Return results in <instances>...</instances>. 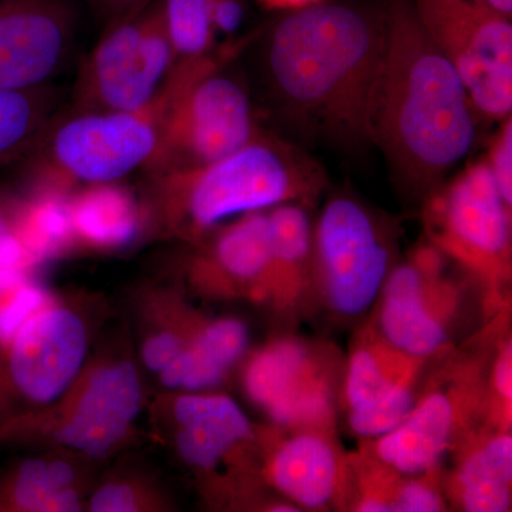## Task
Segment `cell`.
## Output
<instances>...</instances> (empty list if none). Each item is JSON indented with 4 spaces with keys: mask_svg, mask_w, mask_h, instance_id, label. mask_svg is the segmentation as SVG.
Here are the masks:
<instances>
[{
    "mask_svg": "<svg viewBox=\"0 0 512 512\" xmlns=\"http://www.w3.org/2000/svg\"><path fill=\"white\" fill-rule=\"evenodd\" d=\"M383 9L322 2L292 10L262 46L269 92L292 123L346 148L373 144Z\"/></svg>",
    "mask_w": 512,
    "mask_h": 512,
    "instance_id": "obj_1",
    "label": "cell"
},
{
    "mask_svg": "<svg viewBox=\"0 0 512 512\" xmlns=\"http://www.w3.org/2000/svg\"><path fill=\"white\" fill-rule=\"evenodd\" d=\"M384 55L373 144L406 190L427 197L470 153L476 111L453 64L427 35L412 0H384Z\"/></svg>",
    "mask_w": 512,
    "mask_h": 512,
    "instance_id": "obj_2",
    "label": "cell"
},
{
    "mask_svg": "<svg viewBox=\"0 0 512 512\" xmlns=\"http://www.w3.org/2000/svg\"><path fill=\"white\" fill-rule=\"evenodd\" d=\"M171 222L201 237L237 215L318 200L323 168L301 148L259 133L235 153L188 170L154 175Z\"/></svg>",
    "mask_w": 512,
    "mask_h": 512,
    "instance_id": "obj_3",
    "label": "cell"
},
{
    "mask_svg": "<svg viewBox=\"0 0 512 512\" xmlns=\"http://www.w3.org/2000/svg\"><path fill=\"white\" fill-rule=\"evenodd\" d=\"M237 49L175 64L161 93L164 103L160 144L147 170L158 175L221 160L258 136L245 87L224 64Z\"/></svg>",
    "mask_w": 512,
    "mask_h": 512,
    "instance_id": "obj_4",
    "label": "cell"
},
{
    "mask_svg": "<svg viewBox=\"0 0 512 512\" xmlns=\"http://www.w3.org/2000/svg\"><path fill=\"white\" fill-rule=\"evenodd\" d=\"M163 116L161 94L140 111L70 109L53 117L20 163L32 167L42 190L117 183L156 156Z\"/></svg>",
    "mask_w": 512,
    "mask_h": 512,
    "instance_id": "obj_5",
    "label": "cell"
},
{
    "mask_svg": "<svg viewBox=\"0 0 512 512\" xmlns=\"http://www.w3.org/2000/svg\"><path fill=\"white\" fill-rule=\"evenodd\" d=\"M423 220L430 244L487 289L490 308L497 309L511 281L512 210L487 158L434 188L424 200Z\"/></svg>",
    "mask_w": 512,
    "mask_h": 512,
    "instance_id": "obj_6",
    "label": "cell"
},
{
    "mask_svg": "<svg viewBox=\"0 0 512 512\" xmlns=\"http://www.w3.org/2000/svg\"><path fill=\"white\" fill-rule=\"evenodd\" d=\"M394 264L393 234L382 218L348 194L329 198L313 222L315 302L338 319L362 318Z\"/></svg>",
    "mask_w": 512,
    "mask_h": 512,
    "instance_id": "obj_7",
    "label": "cell"
},
{
    "mask_svg": "<svg viewBox=\"0 0 512 512\" xmlns=\"http://www.w3.org/2000/svg\"><path fill=\"white\" fill-rule=\"evenodd\" d=\"M488 363L490 355L448 362L421 387L402 423L360 450L403 476L439 473L444 457L483 424Z\"/></svg>",
    "mask_w": 512,
    "mask_h": 512,
    "instance_id": "obj_8",
    "label": "cell"
},
{
    "mask_svg": "<svg viewBox=\"0 0 512 512\" xmlns=\"http://www.w3.org/2000/svg\"><path fill=\"white\" fill-rule=\"evenodd\" d=\"M177 64L160 5L114 19L80 67L74 110L140 111L160 97Z\"/></svg>",
    "mask_w": 512,
    "mask_h": 512,
    "instance_id": "obj_9",
    "label": "cell"
},
{
    "mask_svg": "<svg viewBox=\"0 0 512 512\" xmlns=\"http://www.w3.org/2000/svg\"><path fill=\"white\" fill-rule=\"evenodd\" d=\"M343 367L333 346L281 336L248 360L245 392L278 430L336 434Z\"/></svg>",
    "mask_w": 512,
    "mask_h": 512,
    "instance_id": "obj_10",
    "label": "cell"
},
{
    "mask_svg": "<svg viewBox=\"0 0 512 512\" xmlns=\"http://www.w3.org/2000/svg\"><path fill=\"white\" fill-rule=\"evenodd\" d=\"M421 26L463 80L476 114L512 113V23L483 0H412Z\"/></svg>",
    "mask_w": 512,
    "mask_h": 512,
    "instance_id": "obj_11",
    "label": "cell"
},
{
    "mask_svg": "<svg viewBox=\"0 0 512 512\" xmlns=\"http://www.w3.org/2000/svg\"><path fill=\"white\" fill-rule=\"evenodd\" d=\"M447 258L433 244L420 245L394 264L376 302L373 325L394 348L420 359L450 350L461 319L464 288L446 272Z\"/></svg>",
    "mask_w": 512,
    "mask_h": 512,
    "instance_id": "obj_12",
    "label": "cell"
},
{
    "mask_svg": "<svg viewBox=\"0 0 512 512\" xmlns=\"http://www.w3.org/2000/svg\"><path fill=\"white\" fill-rule=\"evenodd\" d=\"M429 360L407 355L373 322L360 329L343 367L340 409L350 433L375 440L399 426L416 403Z\"/></svg>",
    "mask_w": 512,
    "mask_h": 512,
    "instance_id": "obj_13",
    "label": "cell"
},
{
    "mask_svg": "<svg viewBox=\"0 0 512 512\" xmlns=\"http://www.w3.org/2000/svg\"><path fill=\"white\" fill-rule=\"evenodd\" d=\"M70 0H0V89L49 86L74 50Z\"/></svg>",
    "mask_w": 512,
    "mask_h": 512,
    "instance_id": "obj_14",
    "label": "cell"
},
{
    "mask_svg": "<svg viewBox=\"0 0 512 512\" xmlns=\"http://www.w3.org/2000/svg\"><path fill=\"white\" fill-rule=\"evenodd\" d=\"M9 386L32 403L55 402L76 379L87 350L82 319L69 309H42L9 340Z\"/></svg>",
    "mask_w": 512,
    "mask_h": 512,
    "instance_id": "obj_15",
    "label": "cell"
},
{
    "mask_svg": "<svg viewBox=\"0 0 512 512\" xmlns=\"http://www.w3.org/2000/svg\"><path fill=\"white\" fill-rule=\"evenodd\" d=\"M266 456V481L299 511L350 507L352 467L336 434L284 431Z\"/></svg>",
    "mask_w": 512,
    "mask_h": 512,
    "instance_id": "obj_16",
    "label": "cell"
},
{
    "mask_svg": "<svg viewBox=\"0 0 512 512\" xmlns=\"http://www.w3.org/2000/svg\"><path fill=\"white\" fill-rule=\"evenodd\" d=\"M141 384L128 362L97 370L56 440L94 458L106 457L126 437L140 412Z\"/></svg>",
    "mask_w": 512,
    "mask_h": 512,
    "instance_id": "obj_17",
    "label": "cell"
},
{
    "mask_svg": "<svg viewBox=\"0 0 512 512\" xmlns=\"http://www.w3.org/2000/svg\"><path fill=\"white\" fill-rule=\"evenodd\" d=\"M443 484L447 503L466 512H507L512 503V434L480 424L454 448Z\"/></svg>",
    "mask_w": 512,
    "mask_h": 512,
    "instance_id": "obj_18",
    "label": "cell"
},
{
    "mask_svg": "<svg viewBox=\"0 0 512 512\" xmlns=\"http://www.w3.org/2000/svg\"><path fill=\"white\" fill-rule=\"evenodd\" d=\"M268 215L272 241L265 303L291 322L315 302L313 222L303 204L278 205Z\"/></svg>",
    "mask_w": 512,
    "mask_h": 512,
    "instance_id": "obj_19",
    "label": "cell"
},
{
    "mask_svg": "<svg viewBox=\"0 0 512 512\" xmlns=\"http://www.w3.org/2000/svg\"><path fill=\"white\" fill-rule=\"evenodd\" d=\"M175 447L184 463L212 471L255 439L251 421L222 394H185L174 404Z\"/></svg>",
    "mask_w": 512,
    "mask_h": 512,
    "instance_id": "obj_20",
    "label": "cell"
},
{
    "mask_svg": "<svg viewBox=\"0 0 512 512\" xmlns=\"http://www.w3.org/2000/svg\"><path fill=\"white\" fill-rule=\"evenodd\" d=\"M271 222L268 211L242 215L222 229L197 262L198 275L224 291H245L256 302H266Z\"/></svg>",
    "mask_w": 512,
    "mask_h": 512,
    "instance_id": "obj_21",
    "label": "cell"
},
{
    "mask_svg": "<svg viewBox=\"0 0 512 512\" xmlns=\"http://www.w3.org/2000/svg\"><path fill=\"white\" fill-rule=\"evenodd\" d=\"M249 330L242 320H208L195 330L183 352L160 373L168 389L200 392L217 386L247 353Z\"/></svg>",
    "mask_w": 512,
    "mask_h": 512,
    "instance_id": "obj_22",
    "label": "cell"
},
{
    "mask_svg": "<svg viewBox=\"0 0 512 512\" xmlns=\"http://www.w3.org/2000/svg\"><path fill=\"white\" fill-rule=\"evenodd\" d=\"M69 207L73 234L94 247H123L140 234L141 212L136 198L117 183L87 185Z\"/></svg>",
    "mask_w": 512,
    "mask_h": 512,
    "instance_id": "obj_23",
    "label": "cell"
},
{
    "mask_svg": "<svg viewBox=\"0 0 512 512\" xmlns=\"http://www.w3.org/2000/svg\"><path fill=\"white\" fill-rule=\"evenodd\" d=\"M73 484V468L64 461H25L0 484V510L80 511L82 503Z\"/></svg>",
    "mask_w": 512,
    "mask_h": 512,
    "instance_id": "obj_24",
    "label": "cell"
},
{
    "mask_svg": "<svg viewBox=\"0 0 512 512\" xmlns=\"http://www.w3.org/2000/svg\"><path fill=\"white\" fill-rule=\"evenodd\" d=\"M60 94L52 86L0 89V168L20 163L57 114Z\"/></svg>",
    "mask_w": 512,
    "mask_h": 512,
    "instance_id": "obj_25",
    "label": "cell"
},
{
    "mask_svg": "<svg viewBox=\"0 0 512 512\" xmlns=\"http://www.w3.org/2000/svg\"><path fill=\"white\" fill-rule=\"evenodd\" d=\"M18 229L30 261L66 245L74 234L69 202L62 191L42 190L33 201L19 207Z\"/></svg>",
    "mask_w": 512,
    "mask_h": 512,
    "instance_id": "obj_26",
    "label": "cell"
},
{
    "mask_svg": "<svg viewBox=\"0 0 512 512\" xmlns=\"http://www.w3.org/2000/svg\"><path fill=\"white\" fill-rule=\"evenodd\" d=\"M158 5L177 63L214 52L211 0H158Z\"/></svg>",
    "mask_w": 512,
    "mask_h": 512,
    "instance_id": "obj_27",
    "label": "cell"
},
{
    "mask_svg": "<svg viewBox=\"0 0 512 512\" xmlns=\"http://www.w3.org/2000/svg\"><path fill=\"white\" fill-rule=\"evenodd\" d=\"M485 426L511 430L512 424V342L504 336L495 345L485 380Z\"/></svg>",
    "mask_w": 512,
    "mask_h": 512,
    "instance_id": "obj_28",
    "label": "cell"
},
{
    "mask_svg": "<svg viewBox=\"0 0 512 512\" xmlns=\"http://www.w3.org/2000/svg\"><path fill=\"white\" fill-rule=\"evenodd\" d=\"M46 303L45 293L33 286H23L9 302L0 308V343H9L16 332L32 316L42 311Z\"/></svg>",
    "mask_w": 512,
    "mask_h": 512,
    "instance_id": "obj_29",
    "label": "cell"
},
{
    "mask_svg": "<svg viewBox=\"0 0 512 512\" xmlns=\"http://www.w3.org/2000/svg\"><path fill=\"white\" fill-rule=\"evenodd\" d=\"M485 158L501 197L512 210V116L503 120Z\"/></svg>",
    "mask_w": 512,
    "mask_h": 512,
    "instance_id": "obj_30",
    "label": "cell"
},
{
    "mask_svg": "<svg viewBox=\"0 0 512 512\" xmlns=\"http://www.w3.org/2000/svg\"><path fill=\"white\" fill-rule=\"evenodd\" d=\"M18 208L0 194V269H22L30 258L19 237Z\"/></svg>",
    "mask_w": 512,
    "mask_h": 512,
    "instance_id": "obj_31",
    "label": "cell"
},
{
    "mask_svg": "<svg viewBox=\"0 0 512 512\" xmlns=\"http://www.w3.org/2000/svg\"><path fill=\"white\" fill-rule=\"evenodd\" d=\"M191 339V338H190ZM174 332H164L147 340L143 348V360L151 372L161 373L180 355L190 342Z\"/></svg>",
    "mask_w": 512,
    "mask_h": 512,
    "instance_id": "obj_32",
    "label": "cell"
},
{
    "mask_svg": "<svg viewBox=\"0 0 512 512\" xmlns=\"http://www.w3.org/2000/svg\"><path fill=\"white\" fill-rule=\"evenodd\" d=\"M90 510L94 512L137 511V495L127 484L103 485L90 500Z\"/></svg>",
    "mask_w": 512,
    "mask_h": 512,
    "instance_id": "obj_33",
    "label": "cell"
},
{
    "mask_svg": "<svg viewBox=\"0 0 512 512\" xmlns=\"http://www.w3.org/2000/svg\"><path fill=\"white\" fill-rule=\"evenodd\" d=\"M245 0H211L212 25L215 35L232 37L244 25Z\"/></svg>",
    "mask_w": 512,
    "mask_h": 512,
    "instance_id": "obj_34",
    "label": "cell"
},
{
    "mask_svg": "<svg viewBox=\"0 0 512 512\" xmlns=\"http://www.w3.org/2000/svg\"><path fill=\"white\" fill-rule=\"evenodd\" d=\"M151 2L154 0H90L97 12L109 22L126 16L128 13L136 12V10L150 5Z\"/></svg>",
    "mask_w": 512,
    "mask_h": 512,
    "instance_id": "obj_35",
    "label": "cell"
},
{
    "mask_svg": "<svg viewBox=\"0 0 512 512\" xmlns=\"http://www.w3.org/2000/svg\"><path fill=\"white\" fill-rule=\"evenodd\" d=\"M259 2L269 9L289 10V12H292V10L318 5V3L326 2V0H259Z\"/></svg>",
    "mask_w": 512,
    "mask_h": 512,
    "instance_id": "obj_36",
    "label": "cell"
},
{
    "mask_svg": "<svg viewBox=\"0 0 512 512\" xmlns=\"http://www.w3.org/2000/svg\"><path fill=\"white\" fill-rule=\"evenodd\" d=\"M19 269H0V308L5 305L9 289L20 285Z\"/></svg>",
    "mask_w": 512,
    "mask_h": 512,
    "instance_id": "obj_37",
    "label": "cell"
},
{
    "mask_svg": "<svg viewBox=\"0 0 512 512\" xmlns=\"http://www.w3.org/2000/svg\"><path fill=\"white\" fill-rule=\"evenodd\" d=\"M488 5L493 6L494 9L500 10L504 15H512V0H483Z\"/></svg>",
    "mask_w": 512,
    "mask_h": 512,
    "instance_id": "obj_38",
    "label": "cell"
}]
</instances>
